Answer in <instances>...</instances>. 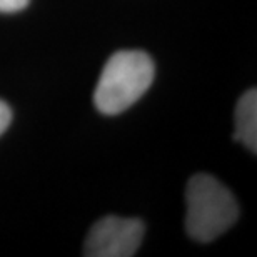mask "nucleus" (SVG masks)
I'll list each match as a JSON object with an SVG mask.
<instances>
[{"instance_id":"obj_6","label":"nucleus","mask_w":257,"mask_h":257,"mask_svg":"<svg viewBox=\"0 0 257 257\" xmlns=\"http://www.w3.org/2000/svg\"><path fill=\"white\" fill-rule=\"evenodd\" d=\"M10 122H12V110L4 100H0V136L7 131Z\"/></svg>"},{"instance_id":"obj_5","label":"nucleus","mask_w":257,"mask_h":257,"mask_svg":"<svg viewBox=\"0 0 257 257\" xmlns=\"http://www.w3.org/2000/svg\"><path fill=\"white\" fill-rule=\"evenodd\" d=\"M30 0H0V12L2 14H15L24 10Z\"/></svg>"},{"instance_id":"obj_4","label":"nucleus","mask_w":257,"mask_h":257,"mask_svg":"<svg viewBox=\"0 0 257 257\" xmlns=\"http://www.w3.org/2000/svg\"><path fill=\"white\" fill-rule=\"evenodd\" d=\"M234 141L242 142L250 152H257V92L249 89L235 107Z\"/></svg>"},{"instance_id":"obj_1","label":"nucleus","mask_w":257,"mask_h":257,"mask_svg":"<svg viewBox=\"0 0 257 257\" xmlns=\"http://www.w3.org/2000/svg\"><path fill=\"white\" fill-rule=\"evenodd\" d=\"M156 67L141 50H120L107 60L94 92V104L104 115H117L134 105L152 85Z\"/></svg>"},{"instance_id":"obj_2","label":"nucleus","mask_w":257,"mask_h":257,"mask_svg":"<svg viewBox=\"0 0 257 257\" xmlns=\"http://www.w3.org/2000/svg\"><path fill=\"white\" fill-rule=\"evenodd\" d=\"M187 234L199 242H210L224 234L239 217L232 192L209 174H195L187 191Z\"/></svg>"},{"instance_id":"obj_3","label":"nucleus","mask_w":257,"mask_h":257,"mask_svg":"<svg viewBox=\"0 0 257 257\" xmlns=\"http://www.w3.org/2000/svg\"><path fill=\"white\" fill-rule=\"evenodd\" d=\"M144 232L142 220L107 215L90 229L84 254L89 257H131L141 247Z\"/></svg>"}]
</instances>
